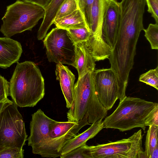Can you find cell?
<instances>
[{
  "label": "cell",
  "mask_w": 158,
  "mask_h": 158,
  "mask_svg": "<svg viewBox=\"0 0 158 158\" xmlns=\"http://www.w3.org/2000/svg\"><path fill=\"white\" fill-rule=\"evenodd\" d=\"M158 117V103L140 98L125 97L115 110L106 116L103 123L104 128L117 129L121 131L136 127L144 131Z\"/></svg>",
  "instance_id": "1"
},
{
  "label": "cell",
  "mask_w": 158,
  "mask_h": 158,
  "mask_svg": "<svg viewBox=\"0 0 158 158\" xmlns=\"http://www.w3.org/2000/svg\"><path fill=\"white\" fill-rule=\"evenodd\" d=\"M9 84L10 96L17 106L33 107L44 97V79L33 62H17Z\"/></svg>",
  "instance_id": "2"
},
{
  "label": "cell",
  "mask_w": 158,
  "mask_h": 158,
  "mask_svg": "<svg viewBox=\"0 0 158 158\" xmlns=\"http://www.w3.org/2000/svg\"><path fill=\"white\" fill-rule=\"evenodd\" d=\"M93 72L78 78L74 84V100L67 113L68 121L78 122L86 115L89 123L92 124L106 116L107 111L96 94Z\"/></svg>",
  "instance_id": "3"
},
{
  "label": "cell",
  "mask_w": 158,
  "mask_h": 158,
  "mask_svg": "<svg viewBox=\"0 0 158 158\" xmlns=\"http://www.w3.org/2000/svg\"><path fill=\"white\" fill-rule=\"evenodd\" d=\"M45 9L37 4L17 0L7 6L2 20L1 32L5 37L10 38L26 31H31L40 20L43 19Z\"/></svg>",
  "instance_id": "4"
},
{
  "label": "cell",
  "mask_w": 158,
  "mask_h": 158,
  "mask_svg": "<svg viewBox=\"0 0 158 158\" xmlns=\"http://www.w3.org/2000/svg\"><path fill=\"white\" fill-rule=\"evenodd\" d=\"M12 100L0 113V151L9 148H23L27 140L23 118Z\"/></svg>",
  "instance_id": "5"
},
{
  "label": "cell",
  "mask_w": 158,
  "mask_h": 158,
  "mask_svg": "<svg viewBox=\"0 0 158 158\" xmlns=\"http://www.w3.org/2000/svg\"><path fill=\"white\" fill-rule=\"evenodd\" d=\"M89 124L86 115L78 122L57 121L51 128L47 139L36 154L43 157H60L66 143L77 135L82 128Z\"/></svg>",
  "instance_id": "6"
},
{
  "label": "cell",
  "mask_w": 158,
  "mask_h": 158,
  "mask_svg": "<svg viewBox=\"0 0 158 158\" xmlns=\"http://www.w3.org/2000/svg\"><path fill=\"white\" fill-rule=\"evenodd\" d=\"M141 129L127 138L86 148L90 158H138L143 151Z\"/></svg>",
  "instance_id": "7"
},
{
  "label": "cell",
  "mask_w": 158,
  "mask_h": 158,
  "mask_svg": "<svg viewBox=\"0 0 158 158\" xmlns=\"http://www.w3.org/2000/svg\"><path fill=\"white\" fill-rule=\"evenodd\" d=\"M44 38L43 43L48 61L72 65L75 59L74 45L67 30L56 27Z\"/></svg>",
  "instance_id": "8"
},
{
  "label": "cell",
  "mask_w": 158,
  "mask_h": 158,
  "mask_svg": "<svg viewBox=\"0 0 158 158\" xmlns=\"http://www.w3.org/2000/svg\"><path fill=\"white\" fill-rule=\"evenodd\" d=\"M93 75L97 97L107 111L118 99L120 101L125 98L120 92L116 75L110 68L95 69Z\"/></svg>",
  "instance_id": "9"
},
{
  "label": "cell",
  "mask_w": 158,
  "mask_h": 158,
  "mask_svg": "<svg viewBox=\"0 0 158 158\" xmlns=\"http://www.w3.org/2000/svg\"><path fill=\"white\" fill-rule=\"evenodd\" d=\"M57 122L47 116L40 109L32 114L30 135L27 140L34 154H36L47 139L51 128Z\"/></svg>",
  "instance_id": "10"
},
{
  "label": "cell",
  "mask_w": 158,
  "mask_h": 158,
  "mask_svg": "<svg viewBox=\"0 0 158 158\" xmlns=\"http://www.w3.org/2000/svg\"><path fill=\"white\" fill-rule=\"evenodd\" d=\"M119 16L118 2L116 0H105L102 26V36L104 41L111 50L116 41Z\"/></svg>",
  "instance_id": "11"
},
{
  "label": "cell",
  "mask_w": 158,
  "mask_h": 158,
  "mask_svg": "<svg viewBox=\"0 0 158 158\" xmlns=\"http://www.w3.org/2000/svg\"><path fill=\"white\" fill-rule=\"evenodd\" d=\"M22 52L21 44L17 41L0 37V68L7 69L18 62Z\"/></svg>",
  "instance_id": "12"
},
{
  "label": "cell",
  "mask_w": 158,
  "mask_h": 158,
  "mask_svg": "<svg viewBox=\"0 0 158 158\" xmlns=\"http://www.w3.org/2000/svg\"><path fill=\"white\" fill-rule=\"evenodd\" d=\"M55 72L56 79L60 81L66 106L69 109L74 100L75 75L67 67L60 63L57 64Z\"/></svg>",
  "instance_id": "13"
},
{
  "label": "cell",
  "mask_w": 158,
  "mask_h": 158,
  "mask_svg": "<svg viewBox=\"0 0 158 158\" xmlns=\"http://www.w3.org/2000/svg\"><path fill=\"white\" fill-rule=\"evenodd\" d=\"M75 56L72 66L77 70L78 78H80L88 72L95 69V61L90 54L86 42L74 44Z\"/></svg>",
  "instance_id": "14"
},
{
  "label": "cell",
  "mask_w": 158,
  "mask_h": 158,
  "mask_svg": "<svg viewBox=\"0 0 158 158\" xmlns=\"http://www.w3.org/2000/svg\"><path fill=\"white\" fill-rule=\"evenodd\" d=\"M102 120L100 119L93 123L86 130L77 135L69 141L62 148L60 157L86 144L88 140L95 137L104 128Z\"/></svg>",
  "instance_id": "15"
},
{
  "label": "cell",
  "mask_w": 158,
  "mask_h": 158,
  "mask_svg": "<svg viewBox=\"0 0 158 158\" xmlns=\"http://www.w3.org/2000/svg\"><path fill=\"white\" fill-rule=\"evenodd\" d=\"M64 0H52L45 9V14L41 24L38 31L37 38L42 40L53 24L55 16L59 7Z\"/></svg>",
  "instance_id": "16"
},
{
  "label": "cell",
  "mask_w": 158,
  "mask_h": 158,
  "mask_svg": "<svg viewBox=\"0 0 158 158\" xmlns=\"http://www.w3.org/2000/svg\"><path fill=\"white\" fill-rule=\"evenodd\" d=\"M53 24L57 27L65 30L84 27L89 28L83 13L79 9L68 15L54 21Z\"/></svg>",
  "instance_id": "17"
},
{
  "label": "cell",
  "mask_w": 158,
  "mask_h": 158,
  "mask_svg": "<svg viewBox=\"0 0 158 158\" xmlns=\"http://www.w3.org/2000/svg\"><path fill=\"white\" fill-rule=\"evenodd\" d=\"M145 143L144 151L148 158H150L154 148L158 145V126L151 125L149 126Z\"/></svg>",
  "instance_id": "18"
},
{
  "label": "cell",
  "mask_w": 158,
  "mask_h": 158,
  "mask_svg": "<svg viewBox=\"0 0 158 158\" xmlns=\"http://www.w3.org/2000/svg\"><path fill=\"white\" fill-rule=\"evenodd\" d=\"M66 30L74 45L78 43L87 42L91 35L89 29L87 27Z\"/></svg>",
  "instance_id": "19"
},
{
  "label": "cell",
  "mask_w": 158,
  "mask_h": 158,
  "mask_svg": "<svg viewBox=\"0 0 158 158\" xmlns=\"http://www.w3.org/2000/svg\"><path fill=\"white\" fill-rule=\"evenodd\" d=\"M78 9L76 0H64L58 8L54 21L68 15Z\"/></svg>",
  "instance_id": "20"
},
{
  "label": "cell",
  "mask_w": 158,
  "mask_h": 158,
  "mask_svg": "<svg viewBox=\"0 0 158 158\" xmlns=\"http://www.w3.org/2000/svg\"><path fill=\"white\" fill-rule=\"evenodd\" d=\"M144 36L149 42L152 49H158V24L150 23L143 30Z\"/></svg>",
  "instance_id": "21"
},
{
  "label": "cell",
  "mask_w": 158,
  "mask_h": 158,
  "mask_svg": "<svg viewBox=\"0 0 158 158\" xmlns=\"http://www.w3.org/2000/svg\"><path fill=\"white\" fill-rule=\"evenodd\" d=\"M139 81L158 90V66L155 69H150L141 74Z\"/></svg>",
  "instance_id": "22"
},
{
  "label": "cell",
  "mask_w": 158,
  "mask_h": 158,
  "mask_svg": "<svg viewBox=\"0 0 158 158\" xmlns=\"http://www.w3.org/2000/svg\"><path fill=\"white\" fill-rule=\"evenodd\" d=\"M85 144L60 157L61 158H90Z\"/></svg>",
  "instance_id": "23"
},
{
  "label": "cell",
  "mask_w": 158,
  "mask_h": 158,
  "mask_svg": "<svg viewBox=\"0 0 158 158\" xmlns=\"http://www.w3.org/2000/svg\"><path fill=\"white\" fill-rule=\"evenodd\" d=\"M24 150L17 148H9L0 151V158H23Z\"/></svg>",
  "instance_id": "24"
},
{
  "label": "cell",
  "mask_w": 158,
  "mask_h": 158,
  "mask_svg": "<svg viewBox=\"0 0 158 158\" xmlns=\"http://www.w3.org/2000/svg\"><path fill=\"white\" fill-rule=\"evenodd\" d=\"M9 96H10L9 82L0 74V102L6 100Z\"/></svg>",
  "instance_id": "25"
},
{
  "label": "cell",
  "mask_w": 158,
  "mask_h": 158,
  "mask_svg": "<svg viewBox=\"0 0 158 158\" xmlns=\"http://www.w3.org/2000/svg\"><path fill=\"white\" fill-rule=\"evenodd\" d=\"M148 11L151 14L156 23L158 24V0H145Z\"/></svg>",
  "instance_id": "26"
},
{
  "label": "cell",
  "mask_w": 158,
  "mask_h": 158,
  "mask_svg": "<svg viewBox=\"0 0 158 158\" xmlns=\"http://www.w3.org/2000/svg\"><path fill=\"white\" fill-rule=\"evenodd\" d=\"M94 1V0H86L84 9V16L89 28L90 23L91 11Z\"/></svg>",
  "instance_id": "27"
},
{
  "label": "cell",
  "mask_w": 158,
  "mask_h": 158,
  "mask_svg": "<svg viewBox=\"0 0 158 158\" xmlns=\"http://www.w3.org/2000/svg\"><path fill=\"white\" fill-rule=\"evenodd\" d=\"M40 6L44 9L47 7L52 0H22Z\"/></svg>",
  "instance_id": "28"
},
{
  "label": "cell",
  "mask_w": 158,
  "mask_h": 158,
  "mask_svg": "<svg viewBox=\"0 0 158 158\" xmlns=\"http://www.w3.org/2000/svg\"><path fill=\"white\" fill-rule=\"evenodd\" d=\"M86 0H76L78 9L81 11L83 15Z\"/></svg>",
  "instance_id": "29"
},
{
  "label": "cell",
  "mask_w": 158,
  "mask_h": 158,
  "mask_svg": "<svg viewBox=\"0 0 158 158\" xmlns=\"http://www.w3.org/2000/svg\"><path fill=\"white\" fill-rule=\"evenodd\" d=\"M150 158H158V145L152 151Z\"/></svg>",
  "instance_id": "30"
},
{
  "label": "cell",
  "mask_w": 158,
  "mask_h": 158,
  "mask_svg": "<svg viewBox=\"0 0 158 158\" xmlns=\"http://www.w3.org/2000/svg\"><path fill=\"white\" fill-rule=\"evenodd\" d=\"M11 101L8 98L4 101L0 102V113L5 106Z\"/></svg>",
  "instance_id": "31"
},
{
  "label": "cell",
  "mask_w": 158,
  "mask_h": 158,
  "mask_svg": "<svg viewBox=\"0 0 158 158\" xmlns=\"http://www.w3.org/2000/svg\"><path fill=\"white\" fill-rule=\"evenodd\" d=\"M148 158L144 151L143 150L140 151L138 153V158Z\"/></svg>",
  "instance_id": "32"
}]
</instances>
